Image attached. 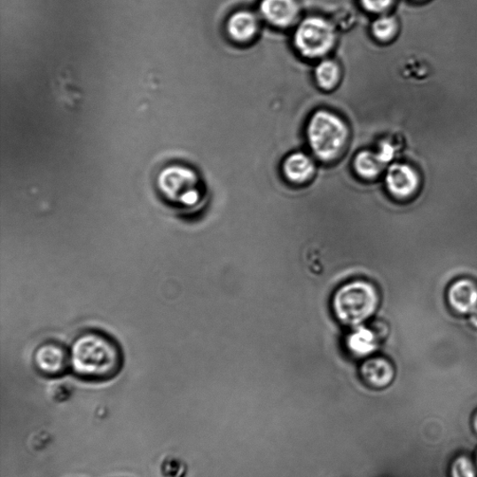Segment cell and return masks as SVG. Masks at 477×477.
<instances>
[{
  "mask_svg": "<svg viewBox=\"0 0 477 477\" xmlns=\"http://www.w3.org/2000/svg\"><path fill=\"white\" fill-rule=\"evenodd\" d=\"M475 428H476V430H477V418H476V419H475Z\"/></svg>",
  "mask_w": 477,
  "mask_h": 477,
  "instance_id": "21",
  "label": "cell"
},
{
  "mask_svg": "<svg viewBox=\"0 0 477 477\" xmlns=\"http://www.w3.org/2000/svg\"><path fill=\"white\" fill-rule=\"evenodd\" d=\"M69 356L71 371L88 381L112 379L121 372L123 364L118 342L97 330H89L73 340Z\"/></svg>",
  "mask_w": 477,
  "mask_h": 477,
  "instance_id": "1",
  "label": "cell"
},
{
  "mask_svg": "<svg viewBox=\"0 0 477 477\" xmlns=\"http://www.w3.org/2000/svg\"><path fill=\"white\" fill-rule=\"evenodd\" d=\"M385 181L390 194L399 200L414 198L420 186L418 173L408 164L392 165Z\"/></svg>",
  "mask_w": 477,
  "mask_h": 477,
  "instance_id": "7",
  "label": "cell"
},
{
  "mask_svg": "<svg viewBox=\"0 0 477 477\" xmlns=\"http://www.w3.org/2000/svg\"><path fill=\"white\" fill-rule=\"evenodd\" d=\"M378 156L382 161L383 164H387L391 161L395 156L394 146L388 143L385 142L381 145Z\"/></svg>",
  "mask_w": 477,
  "mask_h": 477,
  "instance_id": "19",
  "label": "cell"
},
{
  "mask_svg": "<svg viewBox=\"0 0 477 477\" xmlns=\"http://www.w3.org/2000/svg\"><path fill=\"white\" fill-rule=\"evenodd\" d=\"M355 165L360 176L365 178H373L380 173L384 164L378 154L364 152L356 157Z\"/></svg>",
  "mask_w": 477,
  "mask_h": 477,
  "instance_id": "14",
  "label": "cell"
},
{
  "mask_svg": "<svg viewBox=\"0 0 477 477\" xmlns=\"http://www.w3.org/2000/svg\"><path fill=\"white\" fill-rule=\"evenodd\" d=\"M261 9L266 20L278 27L292 24L299 12L295 0H262Z\"/></svg>",
  "mask_w": 477,
  "mask_h": 477,
  "instance_id": "9",
  "label": "cell"
},
{
  "mask_svg": "<svg viewBox=\"0 0 477 477\" xmlns=\"http://www.w3.org/2000/svg\"><path fill=\"white\" fill-rule=\"evenodd\" d=\"M258 28L255 17L247 12L233 14L228 24V29L232 38L238 42H246L254 35Z\"/></svg>",
  "mask_w": 477,
  "mask_h": 477,
  "instance_id": "12",
  "label": "cell"
},
{
  "mask_svg": "<svg viewBox=\"0 0 477 477\" xmlns=\"http://www.w3.org/2000/svg\"><path fill=\"white\" fill-rule=\"evenodd\" d=\"M468 321L470 325L477 330V309L468 316Z\"/></svg>",
  "mask_w": 477,
  "mask_h": 477,
  "instance_id": "20",
  "label": "cell"
},
{
  "mask_svg": "<svg viewBox=\"0 0 477 477\" xmlns=\"http://www.w3.org/2000/svg\"><path fill=\"white\" fill-rule=\"evenodd\" d=\"M453 477H475L472 463L466 457L458 458L452 470Z\"/></svg>",
  "mask_w": 477,
  "mask_h": 477,
  "instance_id": "17",
  "label": "cell"
},
{
  "mask_svg": "<svg viewBox=\"0 0 477 477\" xmlns=\"http://www.w3.org/2000/svg\"><path fill=\"white\" fill-rule=\"evenodd\" d=\"M447 301L453 313L468 317L477 309V282L470 278L455 280L448 288Z\"/></svg>",
  "mask_w": 477,
  "mask_h": 477,
  "instance_id": "8",
  "label": "cell"
},
{
  "mask_svg": "<svg viewBox=\"0 0 477 477\" xmlns=\"http://www.w3.org/2000/svg\"><path fill=\"white\" fill-rule=\"evenodd\" d=\"M347 128L337 116L319 112L311 118L308 137L311 150L322 160L335 158L347 138Z\"/></svg>",
  "mask_w": 477,
  "mask_h": 477,
  "instance_id": "4",
  "label": "cell"
},
{
  "mask_svg": "<svg viewBox=\"0 0 477 477\" xmlns=\"http://www.w3.org/2000/svg\"><path fill=\"white\" fill-rule=\"evenodd\" d=\"M335 32L332 25L321 18H309L298 28L295 43L307 58H320L332 48Z\"/></svg>",
  "mask_w": 477,
  "mask_h": 477,
  "instance_id": "5",
  "label": "cell"
},
{
  "mask_svg": "<svg viewBox=\"0 0 477 477\" xmlns=\"http://www.w3.org/2000/svg\"><path fill=\"white\" fill-rule=\"evenodd\" d=\"M379 304L376 287L364 281L348 283L340 288L334 297L338 319L347 325L358 326L370 319Z\"/></svg>",
  "mask_w": 477,
  "mask_h": 477,
  "instance_id": "3",
  "label": "cell"
},
{
  "mask_svg": "<svg viewBox=\"0 0 477 477\" xmlns=\"http://www.w3.org/2000/svg\"><path fill=\"white\" fill-rule=\"evenodd\" d=\"M364 7L372 12L387 11L394 3V0H361Z\"/></svg>",
  "mask_w": 477,
  "mask_h": 477,
  "instance_id": "18",
  "label": "cell"
},
{
  "mask_svg": "<svg viewBox=\"0 0 477 477\" xmlns=\"http://www.w3.org/2000/svg\"><path fill=\"white\" fill-rule=\"evenodd\" d=\"M362 373L366 380L377 387H387L395 376L392 364L382 357H375L364 362Z\"/></svg>",
  "mask_w": 477,
  "mask_h": 477,
  "instance_id": "10",
  "label": "cell"
},
{
  "mask_svg": "<svg viewBox=\"0 0 477 477\" xmlns=\"http://www.w3.org/2000/svg\"><path fill=\"white\" fill-rule=\"evenodd\" d=\"M317 80L324 89H332L338 82L340 70L333 61L322 62L316 70Z\"/></svg>",
  "mask_w": 477,
  "mask_h": 477,
  "instance_id": "15",
  "label": "cell"
},
{
  "mask_svg": "<svg viewBox=\"0 0 477 477\" xmlns=\"http://www.w3.org/2000/svg\"><path fill=\"white\" fill-rule=\"evenodd\" d=\"M34 364L44 377H61L70 370L69 348L57 341L45 342L36 348Z\"/></svg>",
  "mask_w": 477,
  "mask_h": 477,
  "instance_id": "6",
  "label": "cell"
},
{
  "mask_svg": "<svg viewBox=\"0 0 477 477\" xmlns=\"http://www.w3.org/2000/svg\"><path fill=\"white\" fill-rule=\"evenodd\" d=\"M372 30L377 39L387 42L395 35L397 24L395 18L383 16L374 22Z\"/></svg>",
  "mask_w": 477,
  "mask_h": 477,
  "instance_id": "16",
  "label": "cell"
},
{
  "mask_svg": "<svg viewBox=\"0 0 477 477\" xmlns=\"http://www.w3.org/2000/svg\"><path fill=\"white\" fill-rule=\"evenodd\" d=\"M156 189L163 203L180 215H194L204 204L199 179L185 165L165 168L157 177Z\"/></svg>",
  "mask_w": 477,
  "mask_h": 477,
  "instance_id": "2",
  "label": "cell"
},
{
  "mask_svg": "<svg viewBox=\"0 0 477 477\" xmlns=\"http://www.w3.org/2000/svg\"><path fill=\"white\" fill-rule=\"evenodd\" d=\"M347 346L355 356H368L378 348L376 334L368 327L358 325L347 338Z\"/></svg>",
  "mask_w": 477,
  "mask_h": 477,
  "instance_id": "11",
  "label": "cell"
},
{
  "mask_svg": "<svg viewBox=\"0 0 477 477\" xmlns=\"http://www.w3.org/2000/svg\"><path fill=\"white\" fill-rule=\"evenodd\" d=\"M284 170L289 180L303 183L313 175L315 165L307 155L295 153L285 160Z\"/></svg>",
  "mask_w": 477,
  "mask_h": 477,
  "instance_id": "13",
  "label": "cell"
}]
</instances>
